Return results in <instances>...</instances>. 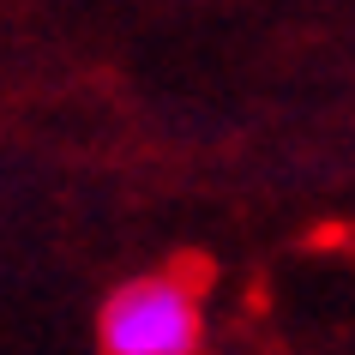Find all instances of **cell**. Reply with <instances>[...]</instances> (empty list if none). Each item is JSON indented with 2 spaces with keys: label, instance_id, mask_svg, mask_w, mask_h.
I'll return each mask as SVG.
<instances>
[{
  "label": "cell",
  "instance_id": "cell-1",
  "mask_svg": "<svg viewBox=\"0 0 355 355\" xmlns=\"http://www.w3.org/2000/svg\"><path fill=\"white\" fill-rule=\"evenodd\" d=\"M205 295H193L175 271L121 283L96 313V349L103 355H199L205 343Z\"/></svg>",
  "mask_w": 355,
  "mask_h": 355
},
{
  "label": "cell",
  "instance_id": "cell-2",
  "mask_svg": "<svg viewBox=\"0 0 355 355\" xmlns=\"http://www.w3.org/2000/svg\"><path fill=\"white\" fill-rule=\"evenodd\" d=\"M168 271H175L181 283H187L193 295H205V283H211V259H205V253H181V259L168 265Z\"/></svg>",
  "mask_w": 355,
  "mask_h": 355
}]
</instances>
